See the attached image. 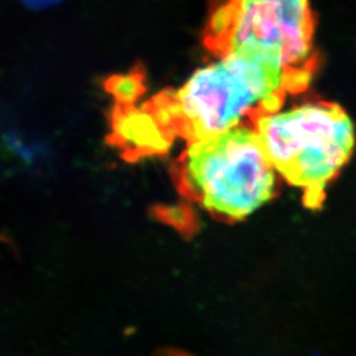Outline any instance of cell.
Segmentation results:
<instances>
[{"instance_id":"cell-4","label":"cell","mask_w":356,"mask_h":356,"mask_svg":"<svg viewBox=\"0 0 356 356\" xmlns=\"http://www.w3.org/2000/svg\"><path fill=\"white\" fill-rule=\"evenodd\" d=\"M313 32L309 0H226L211 16L204 42L220 57L239 54L313 74Z\"/></svg>"},{"instance_id":"cell-2","label":"cell","mask_w":356,"mask_h":356,"mask_svg":"<svg viewBox=\"0 0 356 356\" xmlns=\"http://www.w3.org/2000/svg\"><path fill=\"white\" fill-rule=\"evenodd\" d=\"M254 131L273 169L305 191L307 207L323 202L325 189L355 147V129L342 107L307 103L254 119Z\"/></svg>"},{"instance_id":"cell-7","label":"cell","mask_w":356,"mask_h":356,"mask_svg":"<svg viewBox=\"0 0 356 356\" xmlns=\"http://www.w3.org/2000/svg\"><path fill=\"white\" fill-rule=\"evenodd\" d=\"M0 243H3V244H11V245H13V243H10V239H8L7 236L1 235V234H0Z\"/></svg>"},{"instance_id":"cell-6","label":"cell","mask_w":356,"mask_h":356,"mask_svg":"<svg viewBox=\"0 0 356 356\" xmlns=\"http://www.w3.org/2000/svg\"><path fill=\"white\" fill-rule=\"evenodd\" d=\"M26 6L29 8H35V10H40V8H47V7H51L57 3H60L61 0H22Z\"/></svg>"},{"instance_id":"cell-5","label":"cell","mask_w":356,"mask_h":356,"mask_svg":"<svg viewBox=\"0 0 356 356\" xmlns=\"http://www.w3.org/2000/svg\"><path fill=\"white\" fill-rule=\"evenodd\" d=\"M104 89L114 97L116 104L132 106L144 91L143 74L135 69L127 76H110L104 81Z\"/></svg>"},{"instance_id":"cell-1","label":"cell","mask_w":356,"mask_h":356,"mask_svg":"<svg viewBox=\"0 0 356 356\" xmlns=\"http://www.w3.org/2000/svg\"><path fill=\"white\" fill-rule=\"evenodd\" d=\"M312 78L275 65L229 54L197 70L179 89L165 90L141 107L164 149L169 140L198 141L239 126L245 116L279 111L288 94Z\"/></svg>"},{"instance_id":"cell-3","label":"cell","mask_w":356,"mask_h":356,"mask_svg":"<svg viewBox=\"0 0 356 356\" xmlns=\"http://www.w3.org/2000/svg\"><path fill=\"white\" fill-rule=\"evenodd\" d=\"M254 128H229L193 141L179 161V182L216 216L241 220L275 195L276 175Z\"/></svg>"}]
</instances>
